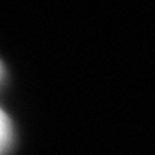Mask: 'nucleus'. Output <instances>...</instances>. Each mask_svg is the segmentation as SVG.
<instances>
[{"label":"nucleus","mask_w":155,"mask_h":155,"mask_svg":"<svg viewBox=\"0 0 155 155\" xmlns=\"http://www.w3.org/2000/svg\"><path fill=\"white\" fill-rule=\"evenodd\" d=\"M12 124H10L7 114L0 109V155H3L7 150L10 149L12 143Z\"/></svg>","instance_id":"1"},{"label":"nucleus","mask_w":155,"mask_h":155,"mask_svg":"<svg viewBox=\"0 0 155 155\" xmlns=\"http://www.w3.org/2000/svg\"><path fill=\"white\" fill-rule=\"evenodd\" d=\"M3 78V66H2V63H0V79Z\"/></svg>","instance_id":"2"}]
</instances>
